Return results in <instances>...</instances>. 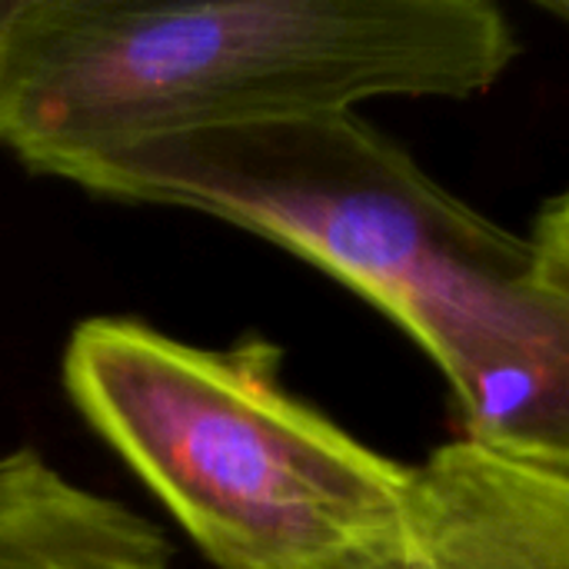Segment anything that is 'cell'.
Here are the masks:
<instances>
[{"label": "cell", "mask_w": 569, "mask_h": 569, "mask_svg": "<svg viewBox=\"0 0 569 569\" xmlns=\"http://www.w3.org/2000/svg\"><path fill=\"white\" fill-rule=\"evenodd\" d=\"M327 569H569V473L457 437L407 470L387 530Z\"/></svg>", "instance_id": "cell-4"}, {"label": "cell", "mask_w": 569, "mask_h": 569, "mask_svg": "<svg viewBox=\"0 0 569 569\" xmlns=\"http://www.w3.org/2000/svg\"><path fill=\"white\" fill-rule=\"evenodd\" d=\"M517 53L487 0H7L0 150L60 177L143 140L380 97L467 100Z\"/></svg>", "instance_id": "cell-1"}, {"label": "cell", "mask_w": 569, "mask_h": 569, "mask_svg": "<svg viewBox=\"0 0 569 569\" xmlns=\"http://www.w3.org/2000/svg\"><path fill=\"white\" fill-rule=\"evenodd\" d=\"M0 569H173V547L147 517L20 447L0 453Z\"/></svg>", "instance_id": "cell-5"}, {"label": "cell", "mask_w": 569, "mask_h": 569, "mask_svg": "<svg viewBox=\"0 0 569 569\" xmlns=\"http://www.w3.org/2000/svg\"><path fill=\"white\" fill-rule=\"evenodd\" d=\"M533 237L569 257V190L543 203L537 227H533Z\"/></svg>", "instance_id": "cell-6"}, {"label": "cell", "mask_w": 569, "mask_h": 569, "mask_svg": "<svg viewBox=\"0 0 569 569\" xmlns=\"http://www.w3.org/2000/svg\"><path fill=\"white\" fill-rule=\"evenodd\" d=\"M443 373L460 437L569 473V257L457 200L383 307Z\"/></svg>", "instance_id": "cell-3"}, {"label": "cell", "mask_w": 569, "mask_h": 569, "mask_svg": "<svg viewBox=\"0 0 569 569\" xmlns=\"http://www.w3.org/2000/svg\"><path fill=\"white\" fill-rule=\"evenodd\" d=\"M540 10H543V13H550V17H557L560 23H567L569 27V0H543V3H540Z\"/></svg>", "instance_id": "cell-7"}, {"label": "cell", "mask_w": 569, "mask_h": 569, "mask_svg": "<svg viewBox=\"0 0 569 569\" xmlns=\"http://www.w3.org/2000/svg\"><path fill=\"white\" fill-rule=\"evenodd\" d=\"M283 353L227 350L127 317L83 320L63 387L220 569H327L397 517L407 470L283 387Z\"/></svg>", "instance_id": "cell-2"}]
</instances>
